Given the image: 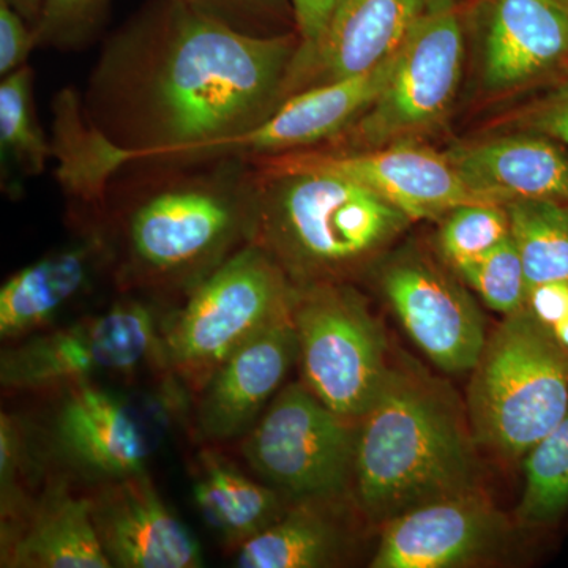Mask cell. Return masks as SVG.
<instances>
[{"instance_id": "6da1fadb", "label": "cell", "mask_w": 568, "mask_h": 568, "mask_svg": "<svg viewBox=\"0 0 568 568\" xmlns=\"http://www.w3.org/2000/svg\"><path fill=\"white\" fill-rule=\"evenodd\" d=\"M297 33L254 37L153 0L104 43L82 118L59 133L58 181L81 204L102 200L123 164L163 160L250 132L284 102Z\"/></svg>"}, {"instance_id": "7a4b0ae2", "label": "cell", "mask_w": 568, "mask_h": 568, "mask_svg": "<svg viewBox=\"0 0 568 568\" xmlns=\"http://www.w3.org/2000/svg\"><path fill=\"white\" fill-rule=\"evenodd\" d=\"M123 291L186 297L252 244L254 170L246 159L123 164L89 215Z\"/></svg>"}, {"instance_id": "3957f363", "label": "cell", "mask_w": 568, "mask_h": 568, "mask_svg": "<svg viewBox=\"0 0 568 568\" xmlns=\"http://www.w3.org/2000/svg\"><path fill=\"white\" fill-rule=\"evenodd\" d=\"M476 439L446 388L413 366H392L357 422L353 493L384 526L410 508L478 488Z\"/></svg>"}, {"instance_id": "277c9868", "label": "cell", "mask_w": 568, "mask_h": 568, "mask_svg": "<svg viewBox=\"0 0 568 568\" xmlns=\"http://www.w3.org/2000/svg\"><path fill=\"white\" fill-rule=\"evenodd\" d=\"M253 170L252 244L295 287L347 283L413 222L386 197L342 175L256 164Z\"/></svg>"}, {"instance_id": "5b68a950", "label": "cell", "mask_w": 568, "mask_h": 568, "mask_svg": "<svg viewBox=\"0 0 568 568\" xmlns=\"http://www.w3.org/2000/svg\"><path fill=\"white\" fill-rule=\"evenodd\" d=\"M470 373V432L496 457L523 462L566 416L568 351L528 306L504 316Z\"/></svg>"}, {"instance_id": "8992f818", "label": "cell", "mask_w": 568, "mask_h": 568, "mask_svg": "<svg viewBox=\"0 0 568 568\" xmlns=\"http://www.w3.org/2000/svg\"><path fill=\"white\" fill-rule=\"evenodd\" d=\"M295 286L260 246L248 244L183 298L162 332L164 368L196 395L227 355L293 312Z\"/></svg>"}, {"instance_id": "52a82bcc", "label": "cell", "mask_w": 568, "mask_h": 568, "mask_svg": "<svg viewBox=\"0 0 568 568\" xmlns=\"http://www.w3.org/2000/svg\"><path fill=\"white\" fill-rule=\"evenodd\" d=\"M293 321L302 383L338 416L361 420L392 368L364 295L347 283L295 287Z\"/></svg>"}, {"instance_id": "ba28073f", "label": "cell", "mask_w": 568, "mask_h": 568, "mask_svg": "<svg viewBox=\"0 0 568 568\" xmlns=\"http://www.w3.org/2000/svg\"><path fill=\"white\" fill-rule=\"evenodd\" d=\"M357 422L338 416L304 383L284 386L242 439V455L291 503H339L353 489Z\"/></svg>"}, {"instance_id": "9c48e42d", "label": "cell", "mask_w": 568, "mask_h": 568, "mask_svg": "<svg viewBox=\"0 0 568 568\" xmlns=\"http://www.w3.org/2000/svg\"><path fill=\"white\" fill-rule=\"evenodd\" d=\"M463 59L465 37L454 2L426 0L383 92L327 151H368L432 129L454 102Z\"/></svg>"}, {"instance_id": "30bf717a", "label": "cell", "mask_w": 568, "mask_h": 568, "mask_svg": "<svg viewBox=\"0 0 568 568\" xmlns=\"http://www.w3.org/2000/svg\"><path fill=\"white\" fill-rule=\"evenodd\" d=\"M151 361L164 366L153 308L140 298H125L99 315L36 332L6 347L0 383L11 390L67 388L133 375Z\"/></svg>"}, {"instance_id": "8fae6325", "label": "cell", "mask_w": 568, "mask_h": 568, "mask_svg": "<svg viewBox=\"0 0 568 568\" xmlns=\"http://www.w3.org/2000/svg\"><path fill=\"white\" fill-rule=\"evenodd\" d=\"M183 392L178 379L160 392L74 384L55 410L52 439L67 462L104 481L145 473L170 435Z\"/></svg>"}, {"instance_id": "7c38bea8", "label": "cell", "mask_w": 568, "mask_h": 568, "mask_svg": "<svg viewBox=\"0 0 568 568\" xmlns=\"http://www.w3.org/2000/svg\"><path fill=\"white\" fill-rule=\"evenodd\" d=\"M250 162L267 170L342 175L386 197L410 220L444 219L459 205L495 203L474 192L447 155L403 141L357 152L312 148Z\"/></svg>"}, {"instance_id": "4fadbf2b", "label": "cell", "mask_w": 568, "mask_h": 568, "mask_svg": "<svg viewBox=\"0 0 568 568\" xmlns=\"http://www.w3.org/2000/svg\"><path fill=\"white\" fill-rule=\"evenodd\" d=\"M381 290L422 351L450 375L473 372L485 343V317L469 293L417 253L395 257L381 271Z\"/></svg>"}, {"instance_id": "5bb4252c", "label": "cell", "mask_w": 568, "mask_h": 568, "mask_svg": "<svg viewBox=\"0 0 568 568\" xmlns=\"http://www.w3.org/2000/svg\"><path fill=\"white\" fill-rule=\"evenodd\" d=\"M395 55L396 52L386 62L358 77L287 97L271 118L250 132L193 149L182 153L179 160L263 159L332 141L375 103L394 69Z\"/></svg>"}, {"instance_id": "9a60e30c", "label": "cell", "mask_w": 568, "mask_h": 568, "mask_svg": "<svg viewBox=\"0 0 568 568\" xmlns=\"http://www.w3.org/2000/svg\"><path fill=\"white\" fill-rule=\"evenodd\" d=\"M297 362V334L291 312L227 355L193 395L197 436L212 444L244 437L282 390Z\"/></svg>"}, {"instance_id": "2e32d148", "label": "cell", "mask_w": 568, "mask_h": 568, "mask_svg": "<svg viewBox=\"0 0 568 568\" xmlns=\"http://www.w3.org/2000/svg\"><path fill=\"white\" fill-rule=\"evenodd\" d=\"M507 523L480 489L410 508L383 526L373 568H454L495 551Z\"/></svg>"}, {"instance_id": "e0dca14e", "label": "cell", "mask_w": 568, "mask_h": 568, "mask_svg": "<svg viewBox=\"0 0 568 568\" xmlns=\"http://www.w3.org/2000/svg\"><path fill=\"white\" fill-rule=\"evenodd\" d=\"M104 555L118 568H200L203 548L168 508L148 470L106 480L91 496Z\"/></svg>"}, {"instance_id": "ac0fdd59", "label": "cell", "mask_w": 568, "mask_h": 568, "mask_svg": "<svg viewBox=\"0 0 568 568\" xmlns=\"http://www.w3.org/2000/svg\"><path fill=\"white\" fill-rule=\"evenodd\" d=\"M426 0H338L321 39L295 51L284 100L347 80L386 62L402 47Z\"/></svg>"}, {"instance_id": "d6986e66", "label": "cell", "mask_w": 568, "mask_h": 568, "mask_svg": "<svg viewBox=\"0 0 568 568\" xmlns=\"http://www.w3.org/2000/svg\"><path fill=\"white\" fill-rule=\"evenodd\" d=\"M2 567L111 568L92 517L91 496L61 484L29 500L2 525Z\"/></svg>"}, {"instance_id": "ffe728a7", "label": "cell", "mask_w": 568, "mask_h": 568, "mask_svg": "<svg viewBox=\"0 0 568 568\" xmlns=\"http://www.w3.org/2000/svg\"><path fill=\"white\" fill-rule=\"evenodd\" d=\"M447 159L474 192L495 203L545 200L568 204V155L544 134L459 145Z\"/></svg>"}, {"instance_id": "44dd1931", "label": "cell", "mask_w": 568, "mask_h": 568, "mask_svg": "<svg viewBox=\"0 0 568 568\" xmlns=\"http://www.w3.org/2000/svg\"><path fill=\"white\" fill-rule=\"evenodd\" d=\"M106 242L85 226L80 241L55 250L10 276L0 290V336L9 342L36 334L110 268Z\"/></svg>"}, {"instance_id": "7402d4cb", "label": "cell", "mask_w": 568, "mask_h": 568, "mask_svg": "<svg viewBox=\"0 0 568 568\" xmlns=\"http://www.w3.org/2000/svg\"><path fill=\"white\" fill-rule=\"evenodd\" d=\"M568 55V3L495 0L484 51V80L510 89L536 80Z\"/></svg>"}, {"instance_id": "603a6c76", "label": "cell", "mask_w": 568, "mask_h": 568, "mask_svg": "<svg viewBox=\"0 0 568 568\" xmlns=\"http://www.w3.org/2000/svg\"><path fill=\"white\" fill-rule=\"evenodd\" d=\"M193 497L207 526L234 549L274 525L291 506L282 493L245 476L213 450L197 455Z\"/></svg>"}, {"instance_id": "cb8c5ba5", "label": "cell", "mask_w": 568, "mask_h": 568, "mask_svg": "<svg viewBox=\"0 0 568 568\" xmlns=\"http://www.w3.org/2000/svg\"><path fill=\"white\" fill-rule=\"evenodd\" d=\"M339 503L298 500L282 518L235 549V567L323 568L345 555L346 537L332 517Z\"/></svg>"}, {"instance_id": "d4e9b609", "label": "cell", "mask_w": 568, "mask_h": 568, "mask_svg": "<svg viewBox=\"0 0 568 568\" xmlns=\"http://www.w3.org/2000/svg\"><path fill=\"white\" fill-rule=\"evenodd\" d=\"M32 67L7 74L0 82V168L7 194H20L28 179L39 178L54 156L47 140L33 99Z\"/></svg>"}, {"instance_id": "484cf974", "label": "cell", "mask_w": 568, "mask_h": 568, "mask_svg": "<svg viewBox=\"0 0 568 568\" xmlns=\"http://www.w3.org/2000/svg\"><path fill=\"white\" fill-rule=\"evenodd\" d=\"M506 209L528 286L559 280L568 282V204L515 200L508 201Z\"/></svg>"}, {"instance_id": "4316f807", "label": "cell", "mask_w": 568, "mask_h": 568, "mask_svg": "<svg viewBox=\"0 0 568 568\" xmlns=\"http://www.w3.org/2000/svg\"><path fill=\"white\" fill-rule=\"evenodd\" d=\"M525 488L517 508L523 528L549 529L568 511V409L523 458Z\"/></svg>"}, {"instance_id": "83f0119b", "label": "cell", "mask_w": 568, "mask_h": 568, "mask_svg": "<svg viewBox=\"0 0 568 568\" xmlns=\"http://www.w3.org/2000/svg\"><path fill=\"white\" fill-rule=\"evenodd\" d=\"M455 271L493 312L510 316L528 305L525 265L511 234L503 244L477 260L458 265Z\"/></svg>"}, {"instance_id": "f1b7e54d", "label": "cell", "mask_w": 568, "mask_h": 568, "mask_svg": "<svg viewBox=\"0 0 568 568\" xmlns=\"http://www.w3.org/2000/svg\"><path fill=\"white\" fill-rule=\"evenodd\" d=\"M510 237L506 204L473 203L459 205L444 216L437 245L452 267L484 256Z\"/></svg>"}, {"instance_id": "f546056e", "label": "cell", "mask_w": 568, "mask_h": 568, "mask_svg": "<svg viewBox=\"0 0 568 568\" xmlns=\"http://www.w3.org/2000/svg\"><path fill=\"white\" fill-rule=\"evenodd\" d=\"M111 0H43L37 22V48L62 52L84 50L106 20Z\"/></svg>"}, {"instance_id": "4dcf8cb0", "label": "cell", "mask_w": 568, "mask_h": 568, "mask_svg": "<svg viewBox=\"0 0 568 568\" xmlns=\"http://www.w3.org/2000/svg\"><path fill=\"white\" fill-rule=\"evenodd\" d=\"M190 9L254 37L284 36L278 22L294 21L290 0H179ZM295 24V21H294Z\"/></svg>"}, {"instance_id": "1f68e13d", "label": "cell", "mask_w": 568, "mask_h": 568, "mask_svg": "<svg viewBox=\"0 0 568 568\" xmlns=\"http://www.w3.org/2000/svg\"><path fill=\"white\" fill-rule=\"evenodd\" d=\"M26 444L20 425L9 414L0 416V510L2 525L28 506L22 480L26 470Z\"/></svg>"}, {"instance_id": "d6a6232c", "label": "cell", "mask_w": 568, "mask_h": 568, "mask_svg": "<svg viewBox=\"0 0 568 568\" xmlns=\"http://www.w3.org/2000/svg\"><path fill=\"white\" fill-rule=\"evenodd\" d=\"M37 48L36 31L7 0H0V77L28 65Z\"/></svg>"}, {"instance_id": "836d02e7", "label": "cell", "mask_w": 568, "mask_h": 568, "mask_svg": "<svg viewBox=\"0 0 568 568\" xmlns=\"http://www.w3.org/2000/svg\"><path fill=\"white\" fill-rule=\"evenodd\" d=\"M534 133L568 145V80L552 89L526 118Z\"/></svg>"}, {"instance_id": "e575fe53", "label": "cell", "mask_w": 568, "mask_h": 568, "mask_svg": "<svg viewBox=\"0 0 568 568\" xmlns=\"http://www.w3.org/2000/svg\"><path fill=\"white\" fill-rule=\"evenodd\" d=\"M338 0H290L298 48H312L321 39Z\"/></svg>"}, {"instance_id": "d590c367", "label": "cell", "mask_w": 568, "mask_h": 568, "mask_svg": "<svg viewBox=\"0 0 568 568\" xmlns=\"http://www.w3.org/2000/svg\"><path fill=\"white\" fill-rule=\"evenodd\" d=\"M528 310L547 327H555L568 316V282H545L529 287Z\"/></svg>"}, {"instance_id": "8d00e7d4", "label": "cell", "mask_w": 568, "mask_h": 568, "mask_svg": "<svg viewBox=\"0 0 568 568\" xmlns=\"http://www.w3.org/2000/svg\"><path fill=\"white\" fill-rule=\"evenodd\" d=\"M18 13L24 18L32 28H36L40 20L41 9H43V0H7Z\"/></svg>"}, {"instance_id": "74e56055", "label": "cell", "mask_w": 568, "mask_h": 568, "mask_svg": "<svg viewBox=\"0 0 568 568\" xmlns=\"http://www.w3.org/2000/svg\"><path fill=\"white\" fill-rule=\"evenodd\" d=\"M552 335L558 339L560 346L568 351V316L551 327Z\"/></svg>"}, {"instance_id": "f35d334b", "label": "cell", "mask_w": 568, "mask_h": 568, "mask_svg": "<svg viewBox=\"0 0 568 568\" xmlns=\"http://www.w3.org/2000/svg\"><path fill=\"white\" fill-rule=\"evenodd\" d=\"M564 2L568 3V0H564Z\"/></svg>"}]
</instances>
